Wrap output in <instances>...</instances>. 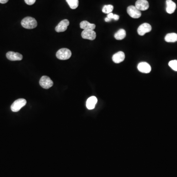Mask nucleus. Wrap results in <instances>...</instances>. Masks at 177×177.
<instances>
[{"mask_svg":"<svg viewBox=\"0 0 177 177\" xmlns=\"http://www.w3.org/2000/svg\"><path fill=\"white\" fill-rule=\"evenodd\" d=\"M21 25L25 29H33L36 27L38 23L34 18L28 16L22 19Z\"/></svg>","mask_w":177,"mask_h":177,"instance_id":"f257e3e1","label":"nucleus"},{"mask_svg":"<svg viewBox=\"0 0 177 177\" xmlns=\"http://www.w3.org/2000/svg\"><path fill=\"white\" fill-rule=\"evenodd\" d=\"M71 52L69 49L66 48H61L57 52V58L61 60H66L71 58Z\"/></svg>","mask_w":177,"mask_h":177,"instance_id":"f03ea898","label":"nucleus"},{"mask_svg":"<svg viewBox=\"0 0 177 177\" xmlns=\"http://www.w3.org/2000/svg\"><path fill=\"white\" fill-rule=\"evenodd\" d=\"M27 101L24 98H19L15 101L11 106V109L15 112L19 111L23 107L26 105Z\"/></svg>","mask_w":177,"mask_h":177,"instance_id":"7ed1b4c3","label":"nucleus"},{"mask_svg":"<svg viewBox=\"0 0 177 177\" xmlns=\"http://www.w3.org/2000/svg\"><path fill=\"white\" fill-rule=\"evenodd\" d=\"M127 12L131 17L137 19L141 16V12L135 7V6H130L127 9Z\"/></svg>","mask_w":177,"mask_h":177,"instance_id":"20e7f679","label":"nucleus"},{"mask_svg":"<svg viewBox=\"0 0 177 177\" xmlns=\"http://www.w3.org/2000/svg\"><path fill=\"white\" fill-rule=\"evenodd\" d=\"M39 84L42 88L45 89H48L53 85V82L49 77L43 76L40 78Z\"/></svg>","mask_w":177,"mask_h":177,"instance_id":"39448f33","label":"nucleus"},{"mask_svg":"<svg viewBox=\"0 0 177 177\" xmlns=\"http://www.w3.org/2000/svg\"><path fill=\"white\" fill-rule=\"evenodd\" d=\"M152 30V26L149 23H144L141 24L137 29V33L140 36H143Z\"/></svg>","mask_w":177,"mask_h":177,"instance_id":"423d86ee","label":"nucleus"},{"mask_svg":"<svg viewBox=\"0 0 177 177\" xmlns=\"http://www.w3.org/2000/svg\"><path fill=\"white\" fill-rule=\"evenodd\" d=\"M81 36L84 39L89 40H95L97 36L96 33L94 30H84L81 33Z\"/></svg>","mask_w":177,"mask_h":177,"instance_id":"0eeeda50","label":"nucleus"},{"mask_svg":"<svg viewBox=\"0 0 177 177\" xmlns=\"http://www.w3.org/2000/svg\"><path fill=\"white\" fill-rule=\"evenodd\" d=\"M69 25V21L68 19L63 20L56 27L55 31L58 33L65 32L68 29V26Z\"/></svg>","mask_w":177,"mask_h":177,"instance_id":"6e6552de","label":"nucleus"},{"mask_svg":"<svg viewBox=\"0 0 177 177\" xmlns=\"http://www.w3.org/2000/svg\"><path fill=\"white\" fill-rule=\"evenodd\" d=\"M137 68L140 72L149 74L151 71V66L146 62H141L138 64Z\"/></svg>","mask_w":177,"mask_h":177,"instance_id":"1a4fd4ad","label":"nucleus"},{"mask_svg":"<svg viewBox=\"0 0 177 177\" xmlns=\"http://www.w3.org/2000/svg\"><path fill=\"white\" fill-rule=\"evenodd\" d=\"M135 7L140 11H145L149 9V4L147 0H137L135 3Z\"/></svg>","mask_w":177,"mask_h":177,"instance_id":"9d476101","label":"nucleus"},{"mask_svg":"<svg viewBox=\"0 0 177 177\" xmlns=\"http://www.w3.org/2000/svg\"><path fill=\"white\" fill-rule=\"evenodd\" d=\"M6 57L9 60L12 61L21 60L23 59V56L17 52L9 51L6 54Z\"/></svg>","mask_w":177,"mask_h":177,"instance_id":"9b49d317","label":"nucleus"},{"mask_svg":"<svg viewBox=\"0 0 177 177\" xmlns=\"http://www.w3.org/2000/svg\"><path fill=\"white\" fill-rule=\"evenodd\" d=\"M125 59V55L122 51H119L113 55L112 60L115 63H119L123 62Z\"/></svg>","mask_w":177,"mask_h":177,"instance_id":"f8f14e48","label":"nucleus"},{"mask_svg":"<svg viewBox=\"0 0 177 177\" xmlns=\"http://www.w3.org/2000/svg\"><path fill=\"white\" fill-rule=\"evenodd\" d=\"M166 12L169 14L174 13L176 9V4L172 0H166Z\"/></svg>","mask_w":177,"mask_h":177,"instance_id":"ddd939ff","label":"nucleus"},{"mask_svg":"<svg viewBox=\"0 0 177 177\" xmlns=\"http://www.w3.org/2000/svg\"><path fill=\"white\" fill-rule=\"evenodd\" d=\"M97 102H98V99L95 96L90 97L87 101V108L89 110L94 109Z\"/></svg>","mask_w":177,"mask_h":177,"instance_id":"4468645a","label":"nucleus"},{"mask_svg":"<svg viewBox=\"0 0 177 177\" xmlns=\"http://www.w3.org/2000/svg\"><path fill=\"white\" fill-rule=\"evenodd\" d=\"M81 29L84 30H94L95 28V25L90 23L87 21H83L80 24Z\"/></svg>","mask_w":177,"mask_h":177,"instance_id":"2eb2a0df","label":"nucleus"},{"mask_svg":"<svg viewBox=\"0 0 177 177\" xmlns=\"http://www.w3.org/2000/svg\"><path fill=\"white\" fill-rule=\"evenodd\" d=\"M165 40L167 42H177V34L169 33L166 35Z\"/></svg>","mask_w":177,"mask_h":177,"instance_id":"dca6fc26","label":"nucleus"},{"mask_svg":"<svg viewBox=\"0 0 177 177\" xmlns=\"http://www.w3.org/2000/svg\"><path fill=\"white\" fill-rule=\"evenodd\" d=\"M126 36V32L124 29H119L114 35V37L117 40H122Z\"/></svg>","mask_w":177,"mask_h":177,"instance_id":"f3484780","label":"nucleus"},{"mask_svg":"<svg viewBox=\"0 0 177 177\" xmlns=\"http://www.w3.org/2000/svg\"><path fill=\"white\" fill-rule=\"evenodd\" d=\"M66 1L69 5V7L72 9H76L79 5L78 0H66Z\"/></svg>","mask_w":177,"mask_h":177,"instance_id":"a211bd4d","label":"nucleus"},{"mask_svg":"<svg viewBox=\"0 0 177 177\" xmlns=\"http://www.w3.org/2000/svg\"><path fill=\"white\" fill-rule=\"evenodd\" d=\"M114 9V7L111 4L105 5L102 8V11L103 13L106 14H109L112 12Z\"/></svg>","mask_w":177,"mask_h":177,"instance_id":"6ab92c4d","label":"nucleus"},{"mask_svg":"<svg viewBox=\"0 0 177 177\" xmlns=\"http://www.w3.org/2000/svg\"><path fill=\"white\" fill-rule=\"evenodd\" d=\"M169 66L173 71H177V60H172L169 62Z\"/></svg>","mask_w":177,"mask_h":177,"instance_id":"aec40b11","label":"nucleus"},{"mask_svg":"<svg viewBox=\"0 0 177 177\" xmlns=\"http://www.w3.org/2000/svg\"><path fill=\"white\" fill-rule=\"evenodd\" d=\"M107 17L110 19H114V20H116V21L119 19V16L118 15H114L112 12L108 14Z\"/></svg>","mask_w":177,"mask_h":177,"instance_id":"412c9836","label":"nucleus"},{"mask_svg":"<svg viewBox=\"0 0 177 177\" xmlns=\"http://www.w3.org/2000/svg\"><path fill=\"white\" fill-rule=\"evenodd\" d=\"M24 1L26 4L28 5H33L36 1V0H24Z\"/></svg>","mask_w":177,"mask_h":177,"instance_id":"4be33fe9","label":"nucleus"},{"mask_svg":"<svg viewBox=\"0 0 177 177\" xmlns=\"http://www.w3.org/2000/svg\"><path fill=\"white\" fill-rule=\"evenodd\" d=\"M8 1H9V0H0V3L4 4L7 3Z\"/></svg>","mask_w":177,"mask_h":177,"instance_id":"5701e85b","label":"nucleus"},{"mask_svg":"<svg viewBox=\"0 0 177 177\" xmlns=\"http://www.w3.org/2000/svg\"><path fill=\"white\" fill-rule=\"evenodd\" d=\"M111 19H109V18H108L106 17L105 18V21L107 22H108L111 21Z\"/></svg>","mask_w":177,"mask_h":177,"instance_id":"b1692460","label":"nucleus"}]
</instances>
